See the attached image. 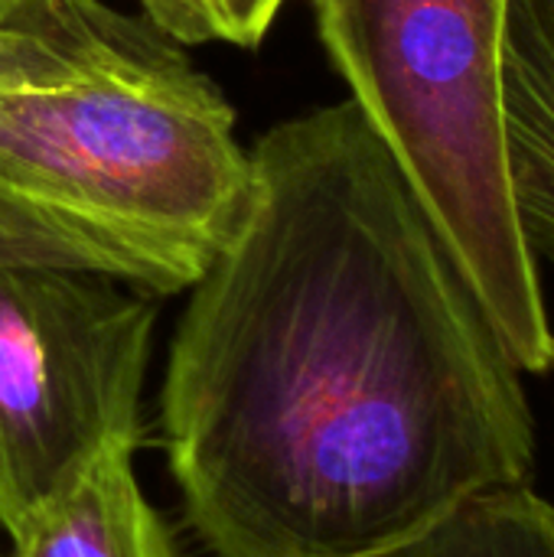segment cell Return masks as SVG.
<instances>
[{
	"label": "cell",
	"instance_id": "1",
	"mask_svg": "<svg viewBox=\"0 0 554 557\" xmlns=\"http://www.w3.org/2000/svg\"><path fill=\"white\" fill-rule=\"evenodd\" d=\"M245 215L186 290L160 421L216 557H379L526 486L535 418L395 160L353 101L251 144Z\"/></svg>",
	"mask_w": 554,
	"mask_h": 557
},
{
	"label": "cell",
	"instance_id": "2",
	"mask_svg": "<svg viewBox=\"0 0 554 557\" xmlns=\"http://www.w3.org/2000/svg\"><path fill=\"white\" fill-rule=\"evenodd\" d=\"M251 153L235 111L163 42L49 88H0V264L189 290L235 235Z\"/></svg>",
	"mask_w": 554,
	"mask_h": 557
},
{
	"label": "cell",
	"instance_id": "3",
	"mask_svg": "<svg viewBox=\"0 0 554 557\" xmlns=\"http://www.w3.org/2000/svg\"><path fill=\"white\" fill-rule=\"evenodd\" d=\"M317 36L522 375L554 330L509 180L503 0H313Z\"/></svg>",
	"mask_w": 554,
	"mask_h": 557
},
{
	"label": "cell",
	"instance_id": "4",
	"mask_svg": "<svg viewBox=\"0 0 554 557\" xmlns=\"http://www.w3.org/2000/svg\"><path fill=\"white\" fill-rule=\"evenodd\" d=\"M157 297L0 264V532L114 450H137Z\"/></svg>",
	"mask_w": 554,
	"mask_h": 557
},
{
	"label": "cell",
	"instance_id": "5",
	"mask_svg": "<svg viewBox=\"0 0 554 557\" xmlns=\"http://www.w3.org/2000/svg\"><path fill=\"white\" fill-rule=\"evenodd\" d=\"M500 85L519 222L554 264V0H503Z\"/></svg>",
	"mask_w": 554,
	"mask_h": 557
},
{
	"label": "cell",
	"instance_id": "6",
	"mask_svg": "<svg viewBox=\"0 0 554 557\" xmlns=\"http://www.w3.org/2000/svg\"><path fill=\"white\" fill-rule=\"evenodd\" d=\"M134 457L137 450L104 454L39 503L7 535L10 557H180Z\"/></svg>",
	"mask_w": 554,
	"mask_h": 557
},
{
	"label": "cell",
	"instance_id": "7",
	"mask_svg": "<svg viewBox=\"0 0 554 557\" xmlns=\"http://www.w3.org/2000/svg\"><path fill=\"white\" fill-rule=\"evenodd\" d=\"M147 20H131L101 0L52 29H0V88H49L78 82L160 49Z\"/></svg>",
	"mask_w": 554,
	"mask_h": 557
},
{
	"label": "cell",
	"instance_id": "8",
	"mask_svg": "<svg viewBox=\"0 0 554 557\" xmlns=\"http://www.w3.org/2000/svg\"><path fill=\"white\" fill-rule=\"evenodd\" d=\"M379 557H554V503L532 483L480 493Z\"/></svg>",
	"mask_w": 554,
	"mask_h": 557
},
{
	"label": "cell",
	"instance_id": "9",
	"mask_svg": "<svg viewBox=\"0 0 554 557\" xmlns=\"http://www.w3.org/2000/svg\"><path fill=\"white\" fill-rule=\"evenodd\" d=\"M287 0H137L147 20L173 46L225 42L258 49Z\"/></svg>",
	"mask_w": 554,
	"mask_h": 557
},
{
	"label": "cell",
	"instance_id": "10",
	"mask_svg": "<svg viewBox=\"0 0 554 557\" xmlns=\"http://www.w3.org/2000/svg\"><path fill=\"white\" fill-rule=\"evenodd\" d=\"M91 0H0V29H52Z\"/></svg>",
	"mask_w": 554,
	"mask_h": 557
}]
</instances>
